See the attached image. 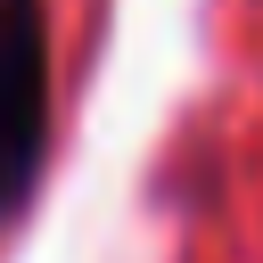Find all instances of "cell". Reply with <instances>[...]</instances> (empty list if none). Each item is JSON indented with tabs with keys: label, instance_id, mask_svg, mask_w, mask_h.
<instances>
[{
	"label": "cell",
	"instance_id": "obj_1",
	"mask_svg": "<svg viewBox=\"0 0 263 263\" xmlns=\"http://www.w3.org/2000/svg\"><path fill=\"white\" fill-rule=\"evenodd\" d=\"M49 148V8L0 0V214L25 205Z\"/></svg>",
	"mask_w": 263,
	"mask_h": 263
}]
</instances>
